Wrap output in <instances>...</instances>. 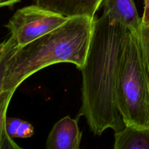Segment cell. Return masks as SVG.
I'll use <instances>...</instances> for the list:
<instances>
[{"instance_id":"obj_2","label":"cell","mask_w":149,"mask_h":149,"mask_svg":"<svg viewBox=\"0 0 149 149\" xmlns=\"http://www.w3.org/2000/svg\"><path fill=\"white\" fill-rule=\"evenodd\" d=\"M95 18L70 17L55 30L14 49H0L1 109H7L16 89L33 74L56 63H85Z\"/></svg>"},{"instance_id":"obj_9","label":"cell","mask_w":149,"mask_h":149,"mask_svg":"<svg viewBox=\"0 0 149 149\" xmlns=\"http://www.w3.org/2000/svg\"><path fill=\"white\" fill-rule=\"evenodd\" d=\"M138 33L144 63L149 78V24H144L141 22V27Z\"/></svg>"},{"instance_id":"obj_13","label":"cell","mask_w":149,"mask_h":149,"mask_svg":"<svg viewBox=\"0 0 149 149\" xmlns=\"http://www.w3.org/2000/svg\"><path fill=\"white\" fill-rule=\"evenodd\" d=\"M143 1H144V0H143Z\"/></svg>"},{"instance_id":"obj_1","label":"cell","mask_w":149,"mask_h":149,"mask_svg":"<svg viewBox=\"0 0 149 149\" xmlns=\"http://www.w3.org/2000/svg\"><path fill=\"white\" fill-rule=\"evenodd\" d=\"M132 31L103 13L95 17L82 74L81 106L78 118L87 120L90 130L101 135L125 127L118 106L116 89L119 72Z\"/></svg>"},{"instance_id":"obj_11","label":"cell","mask_w":149,"mask_h":149,"mask_svg":"<svg viewBox=\"0 0 149 149\" xmlns=\"http://www.w3.org/2000/svg\"><path fill=\"white\" fill-rule=\"evenodd\" d=\"M144 12L141 22L144 24H149V0H144Z\"/></svg>"},{"instance_id":"obj_6","label":"cell","mask_w":149,"mask_h":149,"mask_svg":"<svg viewBox=\"0 0 149 149\" xmlns=\"http://www.w3.org/2000/svg\"><path fill=\"white\" fill-rule=\"evenodd\" d=\"M103 0H33L34 4L68 17L88 16L95 17Z\"/></svg>"},{"instance_id":"obj_10","label":"cell","mask_w":149,"mask_h":149,"mask_svg":"<svg viewBox=\"0 0 149 149\" xmlns=\"http://www.w3.org/2000/svg\"><path fill=\"white\" fill-rule=\"evenodd\" d=\"M34 134L33 127L30 123L23 121L17 129L16 133V138H29Z\"/></svg>"},{"instance_id":"obj_3","label":"cell","mask_w":149,"mask_h":149,"mask_svg":"<svg viewBox=\"0 0 149 149\" xmlns=\"http://www.w3.org/2000/svg\"><path fill=\"white\" fill-rule=\"evenodd\" d=\"M116 97L125 125L149 128V78L136 32L132 31L127 45Z\"/></svg>"},{"instance_id":"obj_4","label":"cell","mask_w":149,"mask_h":149,"mask_svg":"<svg viewBox=\"0 0 149 149\" xmlns=\"http://www.w3.org/2000/svg\"><path fill=\"white\" fill-rule=\"evenodd\" d=\"M69 18L36 4L19 9L5 25L10 36L1 43L0 49L22 47L55 30Z\"/></svg>"},{"instance_id":"obj_8","label":"cell","mask_w":149,"mask_h":149,"mask_svg":"<svg viewBox=\"0 0 149 149\" xmlns=\"http://www.w3.org/2000/svg\"><path fill=\"white\" fill-rule=\"evenodd\" d=\"M115 149H149V128L125 125L114 133Z\"/></svg>"},{"instance_id":"obj_5","label":"cell","mask_w":149,"mask_h":149,"mask_svg":"<svg viewBox=\"0 0 149 149\" xmlns=\"http://www.w3.org/2000/svg\"><path fill=\"white\" fill-rule=\"evenodd\" d=\"M78 119L69 116L55 124L46 141L47 149H79L82 133L78 126Z\"/></svg>"},{"instance_id":"obj_7","label":"cell","mask_w":149,"mask_h":149,"mask_svg":"<svg viewBox=\"0 0 149 149\" xmlns=\"http://www.w3.org/2000/svg\"><path fill=\"white\" fill-rule=\"evenodd\" d=\"M103 13L112 20L122 23L133 32L138 33L141 24L134 0H103Z\"/></svg>"},{"instance_id":"obj_12","label":"cell","mask_w":149,"mask_h":149,"mask_svg":"<svg viewBox=\"0 0 149 149\" xmlns=\"http://www.w3.org/2000/svg\"><path fill=\"white\" fill-rule=\"evenodd\" d=\"M20 1V0H0V6L12 7Z\"/></svg>"}]
</instances>
